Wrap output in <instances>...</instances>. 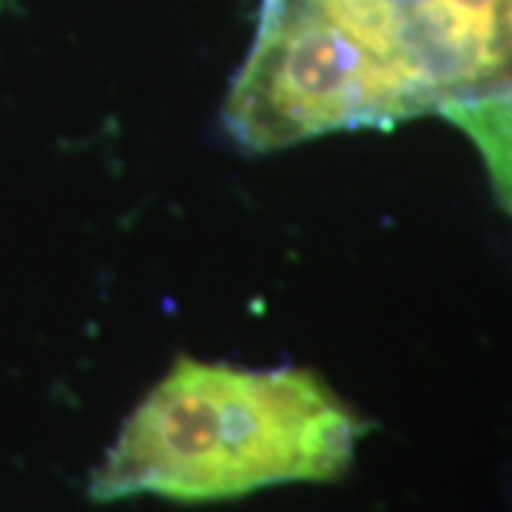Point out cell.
<instances>
[{"label": "cell", "instance_id": "1", "mask_svg": "<svg viewBox=\"0 0 512 512\" xmlns=\"http://www.w3.org/2000/svg\"><path fill=\"white\" fill-rule=\"evenodd\" d=\"M504 0H262L222 106L251 154L390 128L501 77Z\"/></svg>", "mask_w": 512, "mask_h": 512}, {"label": "cell", "instance_id": "4", "mask_svg": "<svg viewBox=\"0 0 512 512\" xmlns=\"http://www.w3.org/2000/svg\"><path fill=\"white\" fill-rule=\"evenodd\" d=\"M501 40H504V66L498 80H512V0H504L501 9Z\"/></svg>", "mask_w": 512, "mask_h": 512}, {"label": "cell", "instance_id": "3", "mask_svg": "<svg viewBox=\"0 0 512 512\" xmlns=\"http://www.w3.org/2000/svg\"><path fill=\"white\" fill-rule=\"evenodd\" d=\"M439 114L476 146L495 200L512 220V80H495L441 106Z\"/></svg>", "mask_w": 512, "mask_h": 512}, {"label": "cell", "instance_id": "2", "mask_svg": "<svg viewBox=\"0 0 512 512\" xmlns=\"http://www.w3.org/2000/svg\"><path fill=\"white\" fill-rule=\"evenodd\" d=\"M367 430L311 370H245L180 356L94 470L92 498L163 495L197 504L333 481Z\"/></svg>", "mask_w": 512, "mask_h": 512}]
</instances>
